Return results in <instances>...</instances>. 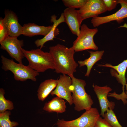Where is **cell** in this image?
I'll return each instance as SVG.
<instances>
[{
	"label": "cell",
	"mask_w": 127,
	"mask_h": 127,
	"mask_svg": "<svg viewBox=\"0 0 127 127\" xmlns=\"http://www.w3.org/2000/svg\"><path fill=\"white\" fill-rule=\"evenodd\" d=\"M17 38L8 36L0 43V48L6 51L12 58L22 64V60L24 57L22 50L24 40H19Z\"/></svg>",
	"instance_id": "cell-7"
},
{
	"label": "cell",
	"mask_w": 127,
	"mask_h": 127,
	"mask_svg": "<svg viewBox=\"0 0 127 127\" xmlns=\"http://www.w3.org/2000/svg\"><path fill=\"white\" fill-rule=\"evenodd\" d=\"M94 127H111L103 119L100 117L97 120Z\"/></svg>",
	"instance_id": "cell-27"
},
{
	"label": "cell",
	"mask_w": 127,
	"mask_h": 127,
	"mask_svg": "<svg viewBox=\"0 0 127 127\" xmlns=\"http://www.w3.org/2000/svg\"><path fill=\"white\" fill-rule=\"evenodd\" d=\"M1 58L2 69L5 71H11L15 80L23 82L30 79L34 82L36 81V77L39 75V73L32 69L28 65L16 63L12 59H8L2 55Z\"/></svg>",
	"instance_id": "cell-4"
},
{
	"label": "cell",
	"mask_w": 127,
	"mask_h": 127,
	"mask_svg": "<svg viewBox=\"0 0 127 127\" xmlns=\"http://www.w3.org/2000/svg\"><path fill=\"white\" fill-rule=\"evenodd\" d=\"M89 52L90 53V56L88 58L78 62L80 67L85 65L87 66V70L85 76L87 77L89 76L93 66L96 62L102 59L104 52L103 50Z\"/></svg>",
	"instance_id": "cell-19"
},
{
	"label": "cell",
	"mask_w": 127,
	"mask_h": 127,
	"mask_svg": "<svg viewBox=\"0 0 127 127\" xmlns=\"http://www.w3.org/2000/svg\"><path fill=\"white\" fill-rule=\"evenodd\" d=\"M2 18L0 19V43L9 36L8 31L3 23Z\"/></svg>",
	"instance_id": "cell-24"
},
{
	"label": "cell",
	"mask_w": 127,
	"mask_h": 127,
	"mask_svg": "<svg viewBox=\"0 0 127 127\" xmlns=\"http://www.w3.org/2000/svg\"><path fill=\"white\" fill-rule=\"evenodd\" d=\"M57 83L55 89L50 93L51 95L65 99L70 105L73 104L72 93V80L71 77L66 75H60L57 79Z\"/></svg>",
	"instance_id": "cell-8"
},
{
	"label": "cell",
	"mask_w": 127,
	"mask_h": 127,
	"mask_svg": "<svg viewBox=\"0 0 127 127\" xmlns=\"http://www.w3.org/2000/svg\"><path fill=\"white\" fill-rule=\"evenodd\" d=\"M11 112L10 111H6L0 113V127H15L19 125L15 121H12L10 119Z\"/></svg>",
	"instance_id": "cell-21"
},
{
	"label": "cell",
	"mask_w": 127,
	"mask_h": 127,
	"mask_svg": "<svg viewBox=\"0 0 127 127\" xmlns=\"http://www.w3.org/2000/svg\"><path fill=\"white\" fill-rule=\"evenodd\" d=\"M24 56L28 62V66L39 73L48 69H55L53 58L49 52H44L40 48L27 50L22 48Z\"/></svg>",
	"instance_id": "cell-2"
},
{
	"label": "cell",
	"mask_w": 127,
	"mask_h": 127,
	"mask_svg": "<svg viewBox=\"0 0 127 127\" xmlns=\"http://www.w3.org/2000/svg\"><path fill=\"white\" fill-rule=\"evenodd\" d=\"M98 66L107 67L111 68L113 70H111V75L116 78L118 82L122 86L123 92H125V85L126 83L125 75L127 68V59L117 65L114 66L111 64L107 63L104 64H99Z\"/></svg>",
	"instance_id": "cell-15"
},
{
	"label": "cell",
	"mask_w": 127,
	"mask_h": 127,
	"mask_svg": "<svg viewBox=\"0 0 127 127\" xmlns=\"http://www.w3.org/2000/svg\"><path fill=\"white\" fill-rule=\"evenodd\" d=\"M100 115L97 108L91 107L75 119L69 121L59 119L56 125L57 127H94Z\"/></svg>",
	"instance_id": "cell-5"
},
{
	"label": "cell",
	"mask_w": 127,
	"mask_h": 127,
	"mask_svg": "<svg viewBox=\"0 0 127 127\" xmlns=\"http://www.w3.org/2000/svg\"><path fill=\"white\" fill-rule=\"evenodd\" d=\"M4 90L0 89V113L4 112L7 110H12L14 108L13 102L8 99H6L4 97Z\"/></svg>",
	"instance_id": "cell-20"
},
{
	"label": "cell",
	"mask_w": 127,
	"mask_h": 127,
	"mask_svg": "<svg viewBox=\"0 0 127 127\" xmlns=\"http://www.w3.org/2000/svg\"><path fill=\"white\" fill-rule=\"evenodd\" d=\"M98 31L97 28H90L85 24L81 25L80 34L73 43L75 52L88 49L98 50V47L95 43L93 38Z\"/></svg>",
	"instance_id": "cell-6"
},
{
	"label": "cell",
	"mask_w": 127,
	"mask_h": 127,
	"mask_svg": "<svg viewBox=\"0 0 127 127\" xmlns=\"http://www.w3.org/2000/svg\"><path fill=\"white\" fill-rule=\"evenodd\" d=\"M70 77L72 80V96L75 110L78 111L89 110L94 103L90 95L85 91L86 82L74 75Z\"/></svg>",
	"instance_id": "cell-3"
},
{
	"label": "cell",
	"mask_w": 127,
	"mask_h": 127,
	"mask_svg": "<svg viewBox=\"0 0 127 127\" xmlns=\"http://www.w3.org/2000/svg\"><path fill=\"white\" fill-rule=\"evenodd\" d=\"M103 117L111 127H123L119 122L112 110L108 109Z\"/></svg>",
	"instance_id": "cell-22"
},
{
	"label": "cell",
	"mask_w": 127,
	"mask_h": 127,
	"mask_svg": "<svg viewBox=\"0 0 127 127\" xmlns=\"http://www.w3.org/2000/svg\"><path fill=\"white\" fill-rule=\"evenodd\" d=\"M94 90L98 98L101 109L100 115L103 117L105 113L108 109L113 110L114 108V102L110 101L107 99L109 92L112 89L107 85L100 86L97 85L93 86Z\"/></svg>",
	"instance_id": "cell-11"
},
{
	"label": "cell",
	"mask_w": 127,
	"mask_h": 127,
	"mask_svg": "<svg viewBox=\"0 0 127 127\" xmlns=\"http://www.w3.org/2000/svg\"><path fill=\"white\" fill-rule=\"evenodd\" d=\"M65 22L72 33L77 36L80 32V28L83 21L78 10L67 8L63 12Z\"/></svg>",
	"instance_id": "cell-12"
},
{
	"label": "cell",
	"mask_w": 127,
	"mask_h": 127,
	"mask_svg": "<svg viewBox=\"0 0 127 127\" xmlns=\"http://www.w3.org/2000/svg\"><path fill=\"white\" fill-rule=\"evenodd\" d=\"M3 23L8 30L9 36L17 38L22 35L23 26L19 23L17 16L11 10L5 11Z\"/></svg>",
	"instance_id": "cell-13"
},
{
	"label": "cell",
	"mask_w": 127,
	"mask_h": 127,
	"mask_svg": "<svg viewBox=\"0 0 127 127\" xmlns=\"http://www.w3.org/2000/svg\"><path fill=\"white\" fill-rule=\"evenodd\" d=\"M49 52L53 59L55 72L71 77L76 71L78 64L74 58L75 51L72 46L70 48L59 44L50 46Z\"/></svg>",
	"instance_id": "cell-1"
},
{
	"label": "cell",
	"mask_w": 127,
	"mask_h": 127,
	"mask_svg": "<svg viewBox=\"0 0 127 127\" xmlns=\"http://www.w3.org/2000/svg\"><path fill=\"white\" fill-rule=\"evenodd\" d=\"M125 1L127 2V0H125Z\"/></svg>",
	"instance_id": "cell-29"
},
{
	"label": "cell",
	"mask_w": 127,
	"mask_h": 127,
	"mask_svg": "<svg viewBox=\"0 0 127 127\" xmlns=\"http://www.w3.org/2000/svg\"><path fill=\"white\" fill-rule=\"evenodd\" d=\"M118 4L121 5V8L114 14L104 16H96L93 18L91 22L93 26L96 27L101 25L113 21H116L121 23L124 19L127 18V2L125 0H118Z\"/></svg>",
	"instance_id": "cell-9"
},
{
	"label": "cell",
	"mask_w": 127,
	"mask_h": 127,
	"mask_svg": "<svg viewBox=\"0 0 127 127\" xmlns=\"http://www.w3.org/2000/svg\"><path fill=\"white\" fill-rule=\"evenodd\" d=\"M87 0H62L65 6L67 8L79 9L86 4Z\"/></svg>",
	"instance_id": "cell-23"
},
{
	"label": "cell",
	"mask_w": 127,
	"mask_h": 127,
	"mask_svg": "<svg viewBox=\"0 0 127 127\" xmlns=\"http://www.w3.org/2000/svg\"><path fill=\"white\" fill-rule=\"evenodd\" d=\"M108 96L114 97L118 100H121L124 105L127 103V98L126 94H123L121 93L120 94H118L115 91L113 93H109Z\"/></svg>",
	"instance_id": "cell-26"
},
{
	"label": "cell",
	"mask_w": 127,
	"mask_h": 127,
	"mask_svg": "<svg viewBox=\"0 0 127 127\" xmlns=\"http://www.w3.org/2000/svg\"><path fill=\"white\" fill-rule=\"evenodd\" d=\"M66 103L63 99L57 96L45 103L43 109L49 113H63L66 111Z\"/></svg>",
	"instance_id": "cell-17"
},
{
	"label": "cell",
	"mask_w": 127,
	"mask_h": 127,
	"mask_svg": "<svg viewBox=\"0 0 127 127\" xmlns=\"http://www.w3.org/2000/svg\"><path fill=\"white\" fill-rule=\"evenodd\" d=\"M78 10L83 21L98 16L107 11L103 0H87L84 5Z\"/></svg>",
	"instance_id": "cell-10"
},
{
	"label": "cell",
	"mask_w": 127,
	"mask_h": 127,
	"mask_svg": "<svg viewBox=\"0 0 127 127\" xmlns=\"http://www.w3.org/2000/svg\"><path fill=\"white\" fill-rule=\"evenodd\" d=\"M126 83L125 85V89L126 90V91H125V94L126 95L127 98V79H126Z\"/></svg>",
	"instance_id": "cell-28"
},
{
	"label": "cell",
	"mask_w": 127,
	"mask_h": 127,
	"mask_svg": "<svg viewBox=\"0 0 127 127\" xmlns=\"http://www.w3.org/2000/svg\"><path fill=\"white\" fill-rule=\"evenodd\" d=\"M57 79H50L46 80L40 84L37 90L39 100L43 101L52 90L56 87Z\"/></svg>",
	"instance_id": "cell-18"
},
{
	"label": "cell",
	"mask_w": 127,
	"mask_h": 127,
	"mask_svg": "<svg viewBox=\"0 0 127 127\" xmlns=\"http://www.w3.org/2000/svg\"><path fill=\"white\" fill-rule=\"evenodd\" d=\"M52 28V25L45 26L29 23L24 24L23 26L22 35L29 37L37 35L45 36L49 33Z\"/></svg>",
	"instance_id": "cell-16"
},
{
	"label": "cell",
	"mask_w": 127,
	"mask_h": 127,
	"mask_svg": "<svg viewBox=\"0 0 127 127\" xmlns=\"http://www.w3.org/2000/svg\"><path fill=\"white\" fill-rule=\"evenodd\" d=\"M107 11H111L115 9L118 4V0H103Z\"/></svg>",
	"instance_id": "cell-25"
},
{
	"label": "cell",
	"mask_w": 127,
	"mask_h": 127,
	"mask_svg": "<svg viewBox=\"0 0 127 127\" xmlns=\"http://www.w3.org/2000/svg\"><path fill=\"white\" fill-rule=\"evenodd\" d=\"M57 16L54 15L51 17V22L53 23V28L49 33L46 36L40 39H38L35 42V44L37 47H40L41 48L44 46V45L47 42L49 41H53V39L60 32L57 26L61 23L65 22L63 13H62L60 18L57 19Z\"/></svg>",
	"instance_id": "cell-14"
}]
</instances>
